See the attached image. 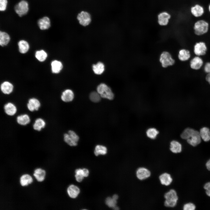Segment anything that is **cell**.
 Returning a JSON list of instances; mask_svg holds the SVG:
<instances>
[{"label": "cell", "instance_id": "37", "mask_svg": "<svg viewBox=\"0 0 210 210\" xmlns=\"http://www.w3.org/2000/svg\"><path fill=\"white\" fill-rule=\"evenodd\" d=\"M196 206L194 204L192 203H188L185 204L183 206L184 210H194Z\"/></svg>", "mask_w": 210, "mask_h": 210}, {"label": "cell", "instance_id": "16", "mask_svg": "<svg viewBox=\"0 0 210 210\" xmlns=\"http://www.w3.org/2000/svg\"><path fill=\"white\" fill-rule=\"evenodd\" d=\"M191 14L195 17H199L204 14V11L203 7L199 4H196L190 8Z\"/></svg>", "mask_w": 210, "mask_h": 210}, {"label": "cell", "instance_id": "45", "mask_svg": "<svg viewBox=\"0 0 210 210\" xmlns=\"http://www.w3.org/2000/svg\"><path fill=\"white\" fill-rule=\"evenodd\" d=\"M207 81L210 84V73L207 74L206 77Z\"/></svg>", "mask_w": 210, "mask_h": 210}, {"label": "cell", "instance_id": "21", "mask_svg": "<svg viewBox=\"0 0 210 210\" xmlns=\"http://www.w3.org/2000/svg\"><path fill=\"white\" fill-rule=\"evenodd\" d=\"M67 193L69 196L72 198H76L80 192L79 188L77 186L72 184L67 189Z\"/></svg>", "mask_w": 210, "mask_h": 210}, {"label": "cell", "instance_id": "35", "mask_svg": "<svg viewBox=\"0 0 210 210\" xmlns=\"http://www.w3.org/2000/svg\"><path fill=\"white\" fill-rule=\"evenodd\" d=\"M89 97L90 100L92 102H98L100 101L101 97L97 92L93 91L90 94Z\"/></svg>", "mask_w": 210, "mask_h": 210}, {"label": "cell", "instance_id": "1", "mask_svg": "<svg viewBox=\"0 0 210 210\" xmlns=\"http://www.w3.org/2000/svg\"><path fill=\"white\" fill-rule=\"evenodd\" d=\"M181 137L186 140L188 143L193 146H195L201 142V138L199 132L192 128L185 129L181 135Z\"/></svg>", "mask_w": 210, "mask_h": 210}, {"label": "cell", "instance_id": "41", "mask_svg": "<svg viewBox=\"0 0 210 210\" xmlns=\"http://www.w3.org/2000/svg\"><path fill=\"white\" fill-rule=\"evenodd\" d=\"M204 70L208 74L210 73V62H207L206 63L204 67Z\"/></svg>", "mask_w": 210, "mask_h": 210}, {"label": "cell", "instance_id": "47", "mask_svg": "<svg viewBox=\"0 0 210 210\" xmlns=\"http://www.w3.org/2000/svg\"><path fill=\"white\" fill-rule=\"evenodd\" d=\"M113 209L116 210H119V208L117 206H115V207H113Z\"/></svg>", "mask_w": 210, "mask_h": 210}, {"label": "cell", "instance_id": "48", "mask_svg": "<svg viewBox=\"0 0 210 210\" xmlns=\"http://www.w3.org/2000/svg\"><path fill=\"white\" fill-rule=\"evenodd\" d=\"M208 10H209V11L210 13V4H209L208 6Z\"/></svg>", "mask_w": 210, "mask_h": 210}, {"label": "cell", "instance_id": "19", "mask_svg": "<svg viewBox=\"0 0 210 210\" xmlns=\"http://www.w3.org/2000/svg\"><path fill=\"white\" fill-rule=\"evenodd\" d=\"M203 64L202 59L198 56L195 57L191 60L190 63V67L194 70H198L200 68Z\"/></svg>", "mask_w": 210, "mask_h": 210}, {"label": "cell", "instance_id": "32", "mask_svg": "<svg viewBox=\"0 0 210 210\" xmlns=\"http://www.w3.org/2000/svg\"><path fill=\"white\" fill-rule=\"evenodd\" d=\"M63 139L65 142L71 146H75L77 144V142L68 133H66L64 134Z\"/></svg>", "mask_w": 210, "mask_h": 210}, {"label": "cell", "instance_id": "28", "mask_svg": "<svg viewBox=\"0 0 210 210\" xmlns=\"http://www.w3.org/2000/svg\"><path fill=\"white\" fill-rule=\"evenodd\" d=\"M178 57L179 60L182 61L188 60L190 57V51L185 49H181L178 52Z\"/></svg>", "mask_w": 210, "mask_h": 210}, {"label": "cell", "instance_id": "40", "mask_svg": "<svg viewBox=\"0 0 210 210\" xmlns=\"http://www.w3.org/2000/svg\"><path fill=\"white\" fill-rule=\"evenodd\" d=\"M204 188L206 190L207 195L210 197V182H207L204 186Z\"/></svg>", "mask_w": 210, "mask_h": 210}, {"label": "cell", "instance_id": "22", "mask_svg": "<svg viewBox=\"0 0 210 210\" xmlns=\"http://www.w3.org/2000/svg\"><path fill=\"white\" fill-rule=\"evenodd\" d=\"M18 46L19 51L22 54L26 53L29 49V43L27 41L24 40L19 41L18 43Z\"/></svg>", "mask_w": 210, "mask_h": 210}, {"label": "cell", "instance_id": "46", "mask_svg": "<svg viewBox=\"0 0 210 210\" xmlns=\"http://www.w3.org/2000/svg\"><path fill=\"white\" fill-rule=\"evenodd\" d=\"M112 197L114 199L117 200L118 198V196L117 195L115 194L113 195Z\"/></svg>", "mask_w": 210, "mask_h": 210}, {"label": "cell", "instance_id": "2", "mask_svg": "<svg viewBox=\"0 0 210 210\" xmlns=\"http://www.w3.org/2000/svg\"><path fill=\"white\" fill-rule=\"evenodd\" d=\"M165 200L164 205L166 207H173L177 204L178 198L177 193L174 189H171L164 195Z\"/></svg>", "mask_w": 210, "mask_h": 210}, {"label": "cell", "instance_id": "11", "mask_svg": "<svg viewBox=\"0 0 210 210\" xmlns=\"http://www.w3.org/2000/svg\"><path fill=\"white\" fill-rule=\"evenodd\" d=\"M170 15L166 12H162L159 13L158 16V24L161 26L167 25L171 18Z\"/></svg>", "mask_w": 210, "mask_h": 210}, {"label": "cell", "instance_id": "6", "mask_svg": "<svg viewBox=\"0 0 210 210\" xmlns=\"http://www.w3.org/2000/svg\"><path fill=\"white\" fill-rule=\"evenodd\" d=\"M160 61L162 66L164 68L172 66L175 63V60L171 54L167 51L163 52L161 54Z\"/></svg>", "mask_w": 210, "mask_h": 210}, {"label": "cell", "instance_id": "15", "mask_svg": "<svg viewBox=\"0 0 210 210\" xmlns=\"http://www.w3.org/2000/svg\"><path fill=\"white\" fill-rule=\"evenodd\" d=\"M136 176L137 178L140 180H144L150 176V172L148 169L144 167L139 168L136 171Z\"/></svg>", "mask_w": 210, "mask_h": 210}, {"label": "cell", "instance_id": "42", "mask_svg": "<svg viewBox=\"0 0 210 210\" xmlns=\"http://www.w3.org/2000/svg\"><path fill=\"white\" fill-rule=\"evenodd\" d=\"M75 177L77 181L79 182L82 181L84 177L82 175L77 174H76Z\"/></svg>", "mask_w": 210, "mask_h": 210}, {"label": "cell", "instance_id": "14", "mask_svg": "<svg viewBox=\"0 0 210 210\" xmlns=\"http://www.w3.org/2000/svg\"><path fill=\"white\" fill-rule=\"evenodd\" d=\"M74 94L73 91L69 89H66L62 93L60 96L61 100L64 102H68L73 100Z\"/></svg>", "mask_w": 210, "mask_h": 210}, {"label": "cell", "instance_id": "17", "mask_svg": "<svg viewBox=\"0 0 210 210\" xmlns=\"http://www.w3.org/2000/svg\"><path fill=\"white\" fill-rule=\"evenodd\" d=\"M16 120L19 125L25 126L29 123L31 121L29 116L26 113L18 115L16 117Z\"/></svg>", "mask_w": 210, "mask_h": 210}, {"label": "cell", "instance_id": "23", "mask_svg": "<svg viewBox=\"0 0 210 210\" xmlns=\"http://www.w3.org/2000/svg\"><path fill=\"white\" fill-rule=\"evenodd\" d=\"M161 183L163 185L168 186L171 183L172 179L170 175L167 173H164L159 177Z\"/></svg>", "mask_w": 210, "mask_h": 210}, {"label": "cell", "instance_id": "7", "mask_svg": "<svg viewBox=\"0 0 210 210\" xmlns=\"http://www.w3.org/2000/svg\"><path fill=\"white\" fill-rule=\"evenodd\" d=\"M77 18L80 24L84 27L88 25L91 21L90 14L85 11H83L79 13Z\"/></svg>", "mask_w": 210, "mask_h": 210}, {"label": "cell", "instance_id": "27", "mask_svg": "<svg viewBox=\"0 0 210 210\" xmlns=\"http://www.w3.org/2000/svg\"><path fill=\"white\" fill-rule=\"evenodd\" d=\"M182 149L181 144L178 141L173 140L170 143V150L173 153H180Z\"/></svg>", "mask_w": 210, "mask_h": 210}, {"label": "cell", "instance_id": "3", "mask_svg": "<svg viewBox=\"0 0 210 210\" xmlns=\"http://www.w3.org/2000/svg\"><path fill=\"white\" fill-rule=\"evenodd\" d=\"M209 24L206 21L203 20H198L194 24L193 29L195 34L198 36L206 33L208 31Z\"/></svg>", "mask_w": 210, "mask_h": 210}, {"label": "cell", "instance_id": "34", "mask_svg": "<svg viewBox=\"0 0 210 210\" xmlns=\"http://www.w3.org/2000/svg\"><path fill=\"white\" fill-rule=\"evenodd\" d=\"M146 133L148 137L152 139H154L159 133V132L155 128H151L147 130Z\"/></svg>", "mask_w": 210, "mask_h": 210}, {"label": "cell", "instance_id": "8", "mask_svg": "<svg viewBox=\"0 0 210 210\" xmlns=\"http://www.w3.org/2000/svg\"><path fill=\"white\" fill-rule=\"evenodd\" d=\"M41 106V104L39 100L35 97L29 98L27 104L28 109L31 112L38 111Z\"/></svg>", "mask_w": 210, "mask_h": 210}, {"label": "cell", "instance_id": "9", "mask_svg": "<svg viewBox=\"0 0 210 210\" xmlns=\"http://www.w3.org/2000/svg\"><path fill=\"white\" fill-rule=\"evenodd\" d=\"M207 50V46L205 43L200 42L196 43L194 48V51L195 54L197 56L205 55Z\"/></svg>", "mask_w": 210, "mask_h": 210}, {"label": "cell", "instance_id": "18", "mask_svg": "<svg viewBox=\"0 0 210 210\" xmlns=\"http://www.w3.org/2000/svg\"><path fill=\"white\" fill-rule=\"evenodd\" d=\"M52 72L54 74L59 73L62 70L63 65L62 62L57 60H53L51 63Z\"/></svg>", "mask_w": 210, "mask_h": 210}, {"label": "cell", "instance_id": "26", "mask_svg": "<svg viewBox=\"0 0 210 210\" xmlns=\"http://www.w3.org/2000/svg\"><path fill=\"white\" fill-rule=\"evenodd\" d=\"M46 172L44 169L38 168L36 169L34 172L33 175L36 180L39 182H42L45 178Z\"/></svg>", "mask_w": 210, "mask_h": 210}, {"label": "cell", "instance_id": "13", "mask_svg": "<svg viewBox=\"0 0 210 210\" xmlns=\"http://www.w3.org/2000/svg\"><path fill=\"white\" fill-rule=\"evenodd\" d=\"M37 24L41 30H47L51 26L50 20L48 17L44 16L38 20Z\"/></svg>", "mask_w": 210, "mask_h": 210}, {"label": "cell", "instance_id": "39", "mask_svg": "<svg viewBox=\"0 0 210 210\" xmlns=\"http://www.w3.org/2000/svg\"><path fill=\"white\" fill-rule=\"evenodd\" d=\"M68 133L76 142H78L79 139V137L74 131L72 130H69L68 131Z\"/></svg>", "mask_w": 210, "mask_h": 210}, {"label": "cell", "instance_id": "44", "mask_svg": "<svg viewBox=\"0 0 210 210\" xmlns=\"http://www.w3.org/2000/svg\"><path fill=\"white\" fill-rule=\"evenodd\" d=\"M206 166L207 169L210 171V159L206 162Z\"/></svg>", "mask_w": 210, "mask_h": 210}, {"label": "cell", "instance_id": "12", "mask_svg": "<svg viewBox=\"0 0 210 210\" xmlns=\"http://www.w3.org/2000/svg\"><path fill=\"white\" fill-rule=\"evenodd\" d=\"M4 109L5 113L10 116H14L17 112L16 106L11 102H8L5 104L4 106Z\"/></svg>", "mask_w": 210, "mask_h": 210}, {"label": "cell", "instance_id": "25", "mask_svg": "<svg viewBox=\"0 0 210 210\" xmlns=\"http://www.w3.org/2000/svg\"><path fill=\"white\" fill-rule=\"evenodd\" d=\"M201 139L205 142L210 140V130L206 127L201 128L199 132Z\"/></svg>", "mask_w": 210, "mask_h": 210}, {"label": "cell", "instance_id": "30", "mask_svg": "<svg viewBox=\"0 0 210 210\" xmlns=\"http://www.w3.org/2000/svg\"><path fill=\"white\" fill-rule=\"evenodd\" d=\"M33 181L32 176L28 174H24L22 175L20 178V183L23 186H27L31 183Z\"/></svg>", "mask_w": 210, "mask_h": 210}, {"label": "cell", "instance_id": "4", "mask_svg": "<svg viewBox=\"0 0 210 210\" xmlns=\"http://www.w3.org/2000/svg\"><path fill=\"white\" fill-rule=\"evenodd\" d=\"M97 90L102 98L110 100H112L114 98V94L111 89L104 83H102L99 85L97 87Z\"/></svg>", "mask_w": 210, "mask_h": 210}, {"label": "cell", "instance_id": "43", "mask_svg": "<svg viewBox=\"0 0 210 210\" xmlns=\"http://www.w3.org/2000/svg\"><path fill=\"white\" fill-rule=\"evenodd\" d=\"M83 174L84 177H87L89 174V170L87 169L83 168Z\"/></svg>", "mask_w": 210, "mask_h": 210}, {"label": "cell", "instance_id": "29", "mask_svg": "<svg viewBox=\"0 0 210 210\" xmlns=\"http://www.w3.org/2000/svg\"><path fill=\"white\" fill-rule=\"evenodd\" d=\"M92 70L94 73L97 75L102 74L105 70V66L104 64L99 62L96 64H93L92 66Z\"/></svg>", "mask_w": 210, "mask_h": 210}, {"label": "cell", "instance_id": "38", "mask_svg": "<svg viewBox=\"0 0 210 210\" xmlns=\"http://www.w3.org/2000/svg\"><path fill=\"white\" fill-rule=\"evenodd\" d=\"M7 0H0V11H4L6 10L7 6Z\"/></svg>", "mask_w": 210, "mask_h": 210}, {"label": "cell", "instance_id": "33", "mask_svg": "<svg viewBox=\"0 0 210 210\" xmlns=\"http://www.w3.org/2000/svg\"><path fill=\"white\" fill-rule=\"evenodd\" d=\"M107 152L106 148L103 146L97 145L95 147L94 153L95 155L97 156L99 155H105Z\"/></svg>", "mask_w": 210, "mask_h": 210}, {"label": "cell", "instance_id": "20", "mask_svg": "<svg viewBox=\"0 0 210 210\" xmlns=\"http://www.w3.org/2000/svg\"><path fill=\"white\" fill-rule=\"evenodd\" d=\"M46 125L45 120L41 118H38L35 120L33 124V127L34 130L40 131L45 127Z\"/></svg>", "mask_w": 210, "mask_h": 210}, {"label": "cell", "instance_id": "31", "mask_svg": "<svg viewBox=\"0 0 210 210\" xmlns=\"http://www.w3.org/2000/svg\"><path fill=\"white\" fill-rule=\"evenodd\" d=\"M35 57L39 61L42 62L45 61L48 57V54L43 50L36 51L35 53Z\"/></svg>", "mask_w": 210, "mask_h": 210}, {"label": "cell", "instance_id": "10", "mask_svg": "<svg viewBox=\"0 0 210 210\" xmlns=\"http://www.w3.org/2000/svg\"><path fill=\"white\" fill-rule=\"evenodd\" d=\"M14 89L13 85L10 82L5 81L0 85L1 91L5 94L8 95L11 94Z\"/></svg>", "mask_w": 210, "mask_h": 210}, {"label": "cell", "instance_id": "5", "mask_svg": "<svg viewBox=\"0 0 210 210\" xmlns=\"http://www.w3.org/2000/svg\"><path fill=\"white\" fill-rule=\"evenodd\" d=\"M14 10L17 14L20 17L26 14L29 10V4L25 0H22L17 4L14 7Z\"/></svg>", "mask_w": 210, "mask_h": 210}, {"label": "cell", "instance_id": "24", "mask_svg": "<svg viewBox=\"0 0 210 210\" xmlns=\"http://www.w3.org/2000/svg\"><path fill=\"white\" fill-rule=\"evenodd\" d=\"M9 35L6 32L1 31L0 32V45L4 47L7 45L10 41Z\"/></svg>", "mask_w": 210, "mask_h": 210}, {"label": "cell", "instance_id": "36", "mask_svg": "<svg viewBox=\"0 0 210 210\" xmlns=\"http://www.w3.org/2000/svg\"><path fill=\"white\" fill-rule=\"evenodd\" d=\"M117 200L112 197H108L106 199L105 203L109 207L113 208L117 206Z\"/></svg>", "mask_w": 210, "mask_h": 210}]
</instances>
